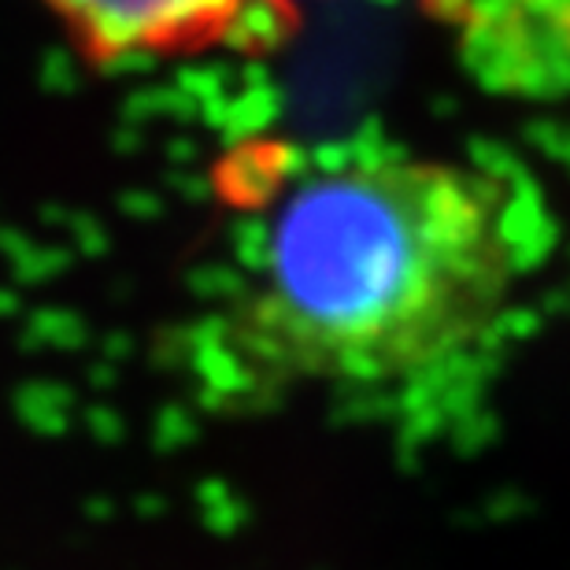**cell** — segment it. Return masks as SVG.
Listing matches in <instances>:
<instances>
[{
  "mask_svg": "<svg viewBox=\"0 0 570 570\" xmlns=\"http://www.w3.org/2000/svg\"><path fill=\"white\" fill-rule=\"evenodd\" d=\"M226 267L193 363L219 396L385 390L460 356L515 285V208L485 170L385 145L223 164Z\"/></svg>",
  "mask_w": 570,
  "mask_h": 570,
  "instance_id": "6da1fadb",
  "label": "cell"
},
{
  "mask_svg": "<svg viewBox=\"0 0 570 570\" xmlns=\"http://www.w3.org/2000/svg\"><path fill=\"white\" fill-rule=\"evenodd\" d=\"M94 67H145L256 49L285 22L264 0H38Z\"/></svg>",
  "mask_w": 570,
  "mask_h": 570,
  "instance_id": "7a4b0ae2",
  "label": "cell"
},
{
  "mask_svg": "<svg viewBox=\"0 0 570 570\" xmlns=\"http://www.w3.org/2000/svg\"><path fill=\"white\" fill-rule=\"evenodd\" d=\"M466 52L489 86L515 94L570 86V0H482Z\"/></svg>",
  "mask_w": 570,
  "mask_h": 570,
  "instance_id": "3957f363",
  "label": "cell"
},
{
  "mask_svg": "<svg viewBox=\"0 0 570 570\" xmlns=\"http://www.w3.org/2000/svg\"><path fill=\"white\" fill-rule=\"evenodd\" d=\"M264 4L275 11V16L285 22V27H293V22H296V8H301L304 0H264Z\"/></svg>",
  "mask_w": 570,
  "mask_h": 570,
  "instance_id": "277c9868",
  "label": "cell"
}]
</instances>
